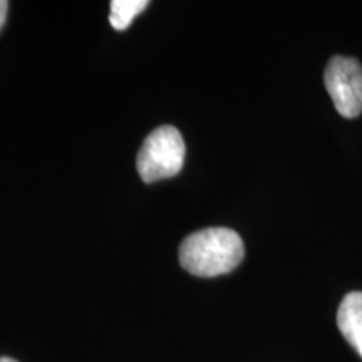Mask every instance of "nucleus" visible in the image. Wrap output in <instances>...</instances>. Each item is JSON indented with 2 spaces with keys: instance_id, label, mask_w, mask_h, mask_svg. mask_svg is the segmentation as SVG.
Segmentation results:
<instances>
[{
  "instance_id": "obj_1",
  "label": "nucleus",
  "mask_w": 362,
  "mask_h": 362,
  "mask_svg": "<svg viewBox=\"0 0 362 362\" xmlns=\"http://www.w3.org/2000/svg\"><path fill=\"white\" fill-rule=\"evenodd\" d=\"M245 255L240 235L232 228L214 226L192 233L180 247V264L197 277H218L233 272Z\"/></svg>"
},
{
  "instance_id": "obj_2",
  "label": "nucleus",
  "mask_w": 362,
  "mask_h": 362,
  "mask_svg": "<svg viewBox=\"0 0 362 362\" xmlns=\"http://www.w3.org/2000/svg\"><path fill=\"white\" fill-rule=\"evenodd\" d=\"M183 136L175 126H160L144 139L138 153V173L143 181L153 183L165 178H173L185 165Z\"/></svg>"
},
{
  "instance_id": "obj_3",
  "label": "nucleus",
  "mask_w": 362,
  "mask_h": 362,
  "mask_svg": "<svg viewBox=\"0 0 362 362\" xmlns=\"http://www.w3.org/2000/svg\"><path fill=\"white\" fill-rule=\"evenodd\" d=\"M325 88L344 117L362 112V64L352 57L334 56L325 67Z\"/></svg>"
},
{
  "instance_id": "obj_4",
  "label": "nucleus",
  "mask_w": 362,
  "mask_h": 362,
  "mask_svg": "<svg viewBox=\"0 0 362 362\" xmlns=\"http://www.w3.org/2000/svg\"><path fill=\"white\" fill-rule=\"evenodd\" d=\"M337 327L362 357V292H351L342 298L337 310Z\"/></svg>"
},
{
  "instance_id": "obj_5",
  "label": "nucleus",
  "mask_w": 362,
  "mask_h": 362,
  "mask_svg": "<svg viewBox=\"0 0 362 362\" xmlns=\"http://www.w3.org/2000/svg\"><path fill=\"white\" fill-rule=\"evenodd\" d=\"M149 6L148 0H112L110 22L116 30H126L133 24L134 17L139 16Z\"/></svg>"
},
{
  "instance_id": "obj_6",
  "label": "nucleus",
  "mask_w": 362,
  "mask_h": 362,
  "mask_svg": "<svg viewBox=\"0 0 362 362\" xmlns=\"http://www.w3.org/2000/svg\"><path fill=\"white\" fill-rule=\"evenodd\" d=\"M7 12H8V2H6V0H0V29H2L4 24H6Z\"/></svg>"
},
{
  "instance_id": "obj_7",
  "label": "nucleus",
  "mask_w": 362,
  "mask_h": 362,
  "mask_svg": "<svg viewBox=\"0 0 362 362\" xmlns=\"http://www.w3.org/2000/svg\"><path fill=\"white\" fill-rule=\"evenodd\" d=\"M0 362H17V361L12 359V357H0Z\"/></svg>"
}]
</instances>
